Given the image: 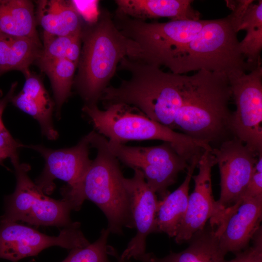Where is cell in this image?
I'll return each instance as SVG.
<instances>
[{"instance_id":"d6986e66","label":"cell","mask_w":262,"mask_h":262,"mask_svg":"<svg viewBox=\"0 0 262 262\" xmlns=\"http://www.w3.org/2000/svg\"><path fill=\"white\" fill-rule=\"evenodd\" d=\"M36 14L43 35L66 36L82 31L81 18L71 0H38Z\"/></svg>"},{"instance_id":"30bf717a","label":"cell","mask_w":262,"mask_h":262,"mask_svg":"<svg viewBox=\"0 0 262 262\" xmlns=\"http://www.w3.org/2000/svg\"><path fill=\"white\" fill-rule=\"evenodd\" d=\"M107 145L119 161L140 170L148 186L161 199L169 193L167 189L175 183L179 173L187 169L190 164L167 142L155 146L132 147L107 140Z\"/></svg>"},{"instance_id":"7402d4cb","label":"cell","mask_w":262,"mask_h":262,"mask_svg":"<svg viewBox=\"0 0 262 262\" xmlns=\"http://www.w3.org/2000/svg\"><path fill=\"white\" fill-rule=\"evenodd\" d=\"M188 247L179 253L171 252L157 262H227L221 249L215 228L210 226L195 233Z\"/></svg>"},{"instance_id":"4316f807","label":"cell","mask_w":262,"mask_h":262,"mask_svg":"<svg viewBox=\"0 0 262 262\" xmlns=\"http://www.w3.org/2000/svg\"><path fill=\"white\" fill-rule=\"evenodd\" d=\"M110 234L107 228L103 229L95 242L83 247L71 249L67 257L61 262H110L109 255L115 253L108 245Z\"/></svg>"},{"instance_id":"ffe728a7","label":"cell","mask_w":262,"mask_h":262,"mask_svg":"<svg viewBox=\"0 0 262 262\" xmlns=\"http://www.w3.org/2000/svg\"><path fill=\"white\" fill-rule=\"evenodd\" d=\"M199 158L194 159L187 168V175L181 185L160 200L155 224V232L165 233L175 237L185 217L187 209L191 180Z\"/></svg>"},{"instance_id":"5b68a950","label":"cell","mask_w":262,"mask_h":262,"mask_svg":"<svg viewBox=\"0 0 262 262\" xmlns=\"http://www.w3.org/2000/svg\"><path fill=\"white\" fill-rule=\"evenodd\" d=\"M82 111L88 116L98 133L109 141L124 144L132 140H158L170 143L190 164L201 156L211 145L154 121L137 108L123 104L84 105Z\"/></svg>"},{"instance_id":"5bb4252c","label":"cell","mask_w":262,"mask_h":262,"mask_svg":"<svg viewBox=\"0 0 262 262\" xmlns=\"http://www.w3.org/2000/svg\"><path fill=\"white\" fill-rule=\"evenodd\" d=\"M38 152L45 161L44 169L36 180L35 183L44 193L54 189L53 180L59 179L67 186L62 192L70 193L79 186L92 160L89 159L91 147L87 134L75 146L60 149H52L42 145L28 146Z\"/></svg>"},{"instance_id":"6da1fadb","label":"cell","mask_w":262,"mask_h":262,"mask_svg":"<svg viewBox=\"0 0 262 262\" xmlns=\"http://www.w3.org/2000/svg\"><path fill=\"white\" fill-rule=\"evenodd\" d=\"M130 74L117 87L108 86L100 98L106 105L134 107L149 118L173 130L183 100L187 75L166 72L159 67L124 58L118 66Z\"/></svg>"},{"instance_id":"484cf974","label":"cell","mask_w":262,"mask_h":262,"mask_svg":"<svg viewBox=\"0 0 262 262\" xmlns=\"http://www.w3.org/2000/svg\"><path fill=\"white\" fill-rule=\"evenodd\" d=\"M82 31L66 36L43 35L39 57L42 59H66L77 65L82 46Z\"/></svg>"},{"instance_id":"277c9868","label":"cell","mask_w":262,"mask_h":262,"mask_svg":"<svg viewBox=\"0 0 262 262\" xmlns=\"http://www.w3.org/2000/svg\"><path fill=\"white\" fill-rule=\"evenodd\" d=\"M87 135L91 147L97 149L96 157L77 189L62 195L76 211L85 199L94 202L106 217L110 233L121 235L124 228L133 229L134 225L119 161L109 150L104 136L95 131Z\"/></svg>"},{"instance_id":"2e32d148","label":"cell","mask_w":262,"mask_h":262,"mask_svg":"<svg viewBox=\"0 0 262 262\" xmlns=\"http://www.w3.org/2000/svg\"><path fill=\"white\" fill-rule=\"evenodd\" d=\"M262 218V196L241 198L215 229L222 250L236 254L246 248L261 227Z\"/></svg>"},{"instance_id":"8fae6325","label":"cell","mask_w":262,"mask_h":262,"mask_svg":"<svg viewBox=\"0 0 262 262\" xmlns=\"http://www.w3.org/2000/svg\"><path fill=\"white\" fill-rule=\"evenodd\" d=\"M90 244L77 222L64 228L58 236H52L16 222L0 221V259L12 262L37 255L52 246L71 250Z\"/></svg>"},{"instance_id":"4dcf8cb0","label":"cell","mask_w":262,"mask_h":262,"mask_svg":"<svg viewBox=\"0 0 262 262\" xmlns=\"http://www.w3.org/2000/svg\"><path fill=\"white\" fill-rule=\"evenodd\" d=\"M262 196V172H254L241 198ZM240 198V199H241Z\"/></svg>"},{"instance_id":"cb8c5ba5","label":"cell","mask_w":262,"mask_h":262,"mask_svg":"<svg viewBox=\"0 0 262 262\" xmlns=\"http://www.w3.org/2000/svg\"><path fill=\"white\" fill-rule=\"evenodd\" d=\"M246 30L239 41L240 51L247 63L255 68L261 65L262 50V1L251 3L241 19L238 31Z\"/></svg>"},{"instance_id":"e0dca14e","label":"cell","mask_w":262,"mask_h":262,"mask_svg":"<svg viewBox=\"0 0 262 262\" xmlns=\"http://www.w3.org/2000/svg\"><path fill=\"white\" fill-rule=\"evenodd\" d=\"M22 90L14 95L11 102L39 123L42 133L49 140H55L58 133L52 122L53 103L40 77L30 71L24 75Z\"/></svg>"},{"instance_id":"7c38bea8","label":"cell","mask_w":262,"mask_h":262,"mask_svg":"<svg viewBox=\"0 0 262 262\" xmlns=\"http://www.w3.org/2000/svg\"><path fill=\"white\" fill-rule=\"evenodd\" d=\"M212 152L220 175V196L216 202L221 221L239 201L254 172L258 155L235 137L224 141Z\"/></svg>"},{"instance_id":"836d02e7","label":"cell","mask_w":262,"mask_h":262,"mask_svg":"<svg viewBox=\"0 0 262 262\" xmlns=\"http://www.w3.org/2000/svg\"><path fill=\"white\" fill-rule=\"evenodd\" d=\"M120 262H129L128 260H123L120 258L119 259Z\"/></svg>"},{"instance_id":"44dd1931","label":"cell","mask_w":262,"mask_h":262,"mask_svg":"<svg viewBox=\"0 0 262 262\" xmlns=\"http://www.w3.org/2000/svg\"><path fill=\"white\" fill-rule=\"evenodd\" d=\"M33 2L29 0H0V34L31 39L42 45L36 29Z\"/></svg>"},{"instance_id":"52a82bcc","label":"cell","mask_w":262,"mask_h":262,"mask_svg":"<svg viewBox=\"0 0 262 262\" xmlns=\"http://www.w3.org/2000/svg\"><path fill=\"white\" fill-rule=\"evenodd\" d=\"M114 22L135 44L132 60L160 67L201 30L207 20L147 22L115 12Z\"/></svg>"},{"instance_id":"4fadbf2b","label":"cell","mask_w":262,"mask_h":262,"mask_svg":"<svg viewBox=\"0 0 262 262\" xmlns=\"http://www.w3.org/2000/svg\"><path fill=\"white\" fill-rule=\"evenodd\" d=\"M212 148L204 151L197 165L198 172L192 176L195 187L189 196L185 217L175 237L177 244L189 241L205 227L208 220L211 227H216L219 223L220 213L212 191L211 172L216 164Z\"/></svg>"},{"instance_id":"e575fe53","label":"cell","mask_w":262,"mask_h":262,"mask_svg":"<svg viewBox=\"0 0 262 262\" xmlns=\"http://www.w3.org/2000/svg\"><path fill=\"white\" fill-rule=\"evenodd\" d=\"M31 262H35L34 261H32Z\"/></svg>"},{"instance_id":"83f0119b","label":"cell","mask_w":262,"mask_h":262,"mask_svg":"<svg viewBox=\"0 0 262 262\" xmlns=\"http://www.w3.org/2000/svg\"><path fill=\"white\" fill-rule=\"evenodd\" d=\"M16 86V82L13 83L6 95L0 98V150L6 158L10 159L12 164L19 162L18 149L25 146L16 141L11 136L3 124L2 115L8 103L11 102Z\"/></svg>"},{"instance_id":"ba28073f","label":"cell","mask_w":262,"mask_h":262,"mask_svg":"<svg viewBox=\"0 0 262 262\" xmlns=\"http://www.w3.org/2000/svg\"><path fill=\"white\" fill-rule=\"evenodd\" d=\"M16 184L15 191L6 196L5 212L0 221L26 222L36 226L68 227L74 225L70 213L74 210L67 200L47 196L28 176L30 166L19 162L13 164Z\"/></svg>"},{"instance_id":"d6a6232c","label":"cell","mask_w":262,"mask_h":262,"mask_svg":"<svg viewBox=\"0 0 262 262\" xmlns=\"http://www.w3.org/2000/svg\"><path fill=\"white\" fill-rule=\"evenodd\" d=\"M7 158L5 155L0 150V163L4 160V159Z\"/></svg>"},{"instance_id":"d590c367","label":"cell","mask_w":262,"mask_h":262,"mask_svg":"<svg viewBox=\"0 0 262 262\" xmlns=\"http://www.w3.org/2000/svg\"><path fill=\"white\" fill-rule=\"evenodd\" d=\"M118 262H119V261H118Z\"/></svg>"},{"instance_id":"9a60e30c","label":"cell","mask_w":262,"mask_h":262,"mask_svg":"<svg viewBox=\"0 0 262 262\" xmlns=\"http://www.w3.org/2000/svg\"><path fill=\"white\" fill-rule=\"evenodd\" d=\"M131 178H124L130 203L131 215L136 233L128 243L120 258L129 261L138 260L146 253V239L155 232L156 214L160 204L156 193L147 183L143 174L133 169Z\"/></svg>"},{"instance_id":"7a4b0ae2","label":"cell","mask_w":262,"mask_h":262,"mask_svg":"<svg viewBox=\"0 0 262 262\" xmlns=\"http://www.w3.org/2000/svg\"><path fill=\"white\" fill-rule=\"evenodd\" d=\"M78 73L73 84L84 105L97 104L120 62L134 54V42L116 26L107 10L82 30Z\"/></svg>"},{"instance_id":"9c48e42d","label":"cell","mask_w":262,"mask_h":262,"mask_svg":"<svg viewBox=\"0 0 262 262\" xmlns=\"http://www.w3.org/2000/svg\"><path fill=\"white\" fill-rule=\"evenodd\" d=\"M236 110L229 131L256 155L262 154V67L227 76Z\"/></svg>"},{"instance_id":"d4e9b609","label":"cell","mask_w":262,"mask_h":262,"mask_svg":"<svg viewBox=\"0 0 262 262\" xmlns=\"http://www.w3.org/2000/svg\"><path fill=\"white\" fill-rule=\"evenodd\" d=\"M36 62L50 80L57 107V115L59 116L62 105L71 94L77 65L66 59H38Z\"/></svg>"},{"instance_id":"ac0fdd59","label":"cell","mask_w":262,"mask_h":262,"mask_svg":"<svg viewBox=\"0 0 262 262\" xmlns=\"http://www.w3.org/2000/svg\"><path fill=\"white\" fill-rule=\"evenodd\" d=\"M191 0H116V13L145 21L168 18L170 20H197L200 13Z\"/></svg>"},{"instance_id":"f1b7e54d","label":"cell","mask_w":262,"mask_h":262,"mask_svg":"<svg viewBox=\"0 0 262 262\" xmlns=\"http://www.w3.org/2000/svg\"><path fill=\"white\" fill-rule=\"evenodd\" d=\"M253 245L244 251L236 253L233 259L227 262H262V226L253 239Z\"/></svg>"},{"instance_id":"f546056e","label":"cell","mask_w":262,"mask_h":262,"mask_svg":"<svg viewBox=\"0 0 262 262\" xmlns=\"http://www.w3.org/2000/svg\"><path fill=\"white\" fill-rule=\"evenodd\" d=\"M80 16L91 24L96 22L99 11L98 10V0H71Z\"/></svg>"},{"instance_id":"603a6c76","label":"cell","mask_w":262,"mask_h":262,"mask_svg":"<svg viewBox=\"0 0 262 262\" xmlns=\"http://www.w3.org/2000/svg\"><path fill=\"white\" fill-rule=\"evenodd\" d=\"M42 48L28 38L0 34V76L14 70L26 74L39 57Z\"/></svg>"},{"instance_id":"3957f363","label":"cell","mask_w":262,"mask_h":262,"mask_svg":"<svg viewBox=\"0 0 262 262\" xmlns=\"http://www.w3.org/2000/svg\"><path fill=\"white\" fill-rule=\"evenodd\" d=\"M231 97L227 75L201 70L188 75L175 130L210 145L220 140L229 131Z\"/></svg>"},{"instance_id":"8992f818","label":"cell","mask_w":262,"mask_h":262,"mask_svg":"<svg viewBox=\"0 0 262 262\" xmlns=\"http://www.w3.org/2000/svg\"><path fill=\"white\" fill-rule=\"evenodd\" d=\"M239 41L228 17L207 20L198 33L166 65L171 72L184 74L205 70L227 76L255 69L239 49Z\"/></svg>"},{"instance_id":"1f68e13d","label":"cell","mask_w":262,"mask_h":262,"mask_svg":"<svg viewBox=\"0 0 262 262\" xmlns=\"http://www.w3.org/2000/svg\"><path fill=\"white\" fill-rule=\"evenodd\" d=\"M157 257L152 253L146 252L139 259L141 262H157Z\"/></svg>"}]
</instances>
